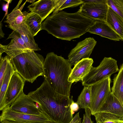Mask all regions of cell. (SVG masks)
Wrapping results in <instances>:
<instances>
[{"label": "cell", "instance_id": "6da1fadb", "mask_svg": "<svg viewBox=\"0 0 123 123\" xmlns=\"http://www.w3.org/2000/svg\"><path fill=\"white\" fill-rule=\"evenodd\" d=\"M95 21L78 11L68 13L61 11L49 15L42 23V29L57 38L70 41L88 32Z\"/></svg>", "mask_w": 123, "mask_h": 123}, {"label": "cell", "instance_id": "7a4b0ae2", "mask_svg": "<svg viewBox=\"0 0 123 123\" xmlns=\"http://www.w3.org/2000/svg\"><path fill=\"white\" fill-rule=\"evenodd\" d=\"M27 95L55 123H69L73 119L70 108L72 96L70 98V96L57 92L46 80L35 90Z\"/></svg>", "mask_w": 123, "mask_h": 123}, {"label": "cell", "instance_id": "3957f363", "mask_svg": "<svg viewBox=\"0 0 123 123\" xmlns=\"http://www.w3.org/2000/svg\"><path fill=\"white\" fill-rule=\"evenodd\" d=\"M72 66L67 59L53 52L48 53L44 60L43 76L53 89L62 95L70 96L72 84L68 79Z\"/></svg>", "mask_w": 123, "mask_h": 123}, {"label": "cell", "instance_id": "277c9868", "mask_svg": "<svg viewBox=\"0 0 123 123\" xmlns=\"http://www.w3.org/2000/svg\"><path fill=\"white\" fill-rule=\"evenodd\" d=\"M11 59L16 72L25 81L32 83L38 77L43 76L45 59L42 55L32 51Z\"/></svg>", "mask_w": 123, "mask_h": 123}, {"label": "cell", "instance_id": "5b68a950", "mask_svg": "<svg viewBox=\"0 0 123 123\" xmlns=\"http://www.w3.org/2000/svg\"><path fill=\"white\" fill-rule=\"evenodd\" d=\"M117 61L112 57H105L99 65L93 67L81 81L84 86H90L118 71Z\"/></svg>", "mask_w": 123, "mask_h": 123}, {"label": "cell", "instance_id": "8992f818", "mask_svg": "<svg viewBox=\"0 0 123 123\" xmlns=\"http://www.w3.org/2000/svg\"><path fill=\"white\" fill-rule=\"evenodd\" d=\"M111 76H109L90 86L91 106L93 115L99 112L111 92L110 87Z\"/></svg>", "mask_w": 123, "mask_h": 123}, {"label": "cell", "instance_id": "52a82bcc", "mask_svg": "<svg viewBox=\"0 0 123 123\" xmlns=\"http://www.w3.org/2000/svg\"><path fill=\"white\" fill-rule=\"evenodd\" d=\"M18 123H56L43 111L39 115H32L18 112L12 110L9 105L2 111L0 122L4 120Z\"/></svg>", "mask_w": 123, "mask_h": 123}, {"label": "cell", "instance_id": "ba28073f", "mask_svg": "<svg viewBox=\"0 0 123 123\" xmlns=\"http://www.w3.org/2000/svg\"><path fill=\"white\" fill-rule=\"evenodd\" d=\"M97 43L93 38L91 37L78 42L68 55L67 60L71 65L74 66L83 59L89 58Z\"/></svg>", "mask_w": 123, "mask_h": 123}, {"label": "cell", "instance_id": "9c48e42d", "mask_svg": "<svg viewBox=\"0 0 123 123\" xmlns=\"http://www.w3.org/2000/svg\"><path fill=\"white\" fill-rule=\"evenodd\" d=\"M9 38L12 39L8 45L0 44V58L4 52L12 58L23 53L33 51L26 45L17 31H13L7 39Z\"/></svg>", "mask_w": 123, "mask_h": 123}, {"label": "cell", "instance_id": "30bf717a", "mask_svg": "<svg viewBox=\"0 0 123 123\" xmlns=\"http://www.w3.org/2000/svg\"><path fill=\"white\" fill-rule=\"evenodd\" d=\"M25 82V80L15 71L11 78L6 90L0 111L13 102L23 92Z\"/></svg>", "mask_w": 123, "mask_h": 123}, {"label": "cell", "instance_id": "8fae6325", "mask_svg": "<svg viewBox=\"0 0 123 123\" xmlns=\"http://www.w3.org/2000/svg\"><path fill=\"white\" fill-rule=\"evenodd\" d=\"M9 105L12 110L24 114L39 115L43 111L37 104L35 103V102L24 92Z\"/></svg>", "mask_w": 123, "mask_h": 123}, {"label": "cell", "instance_id": "7c38bea8", "mask_svg": "<svg viewBox=\"0 0 123 123\" xmlns=\"http://www.w3.org/2000/svg\"><path fill=\"white\" fill-rule=\"evenodd\" d=\"M109 7L107 3H84L78 11L94 20L105 21Z\"/></svg>", "mask_w": 123, "mask_h": 123}, {"label": "cell", "instance_id": "4fadbf2b", "mask_svg": "<svg viewBox=\"0 0 123 123\" xmlns=\"http://www.w3.org/2000/svg\"><path fill=\"white\" fill-rule=\"evenodd\" d=\"M93 59L91 58L83 59L74 65L68 79L69 82L72 84L80 81L89 73L93 67Z\"/></svg>", "mask_w": 123, "mask_h": 123}, {"label": "cell", "instance_id": "5bb4252c", "mask_svg": "<svg viewBox=\"0 0 123 123\" xmlns=\"http://www.w3.org/2000/svg\"><path fill=\"white\" fill-rule=\"evenodd\" d=\"M58 0H40L28 6L29 10L39 15L43 21L56 7Z\"/></svg>", "mask_w": 123, "mask_h": 123}, {"label": "cell", "instance_id": "9a60e30c", "mask_svg": "<svg viewBox=\"0 0 123 123\" xmlns=\"http://www.w3.org/2000/svg\"><path fill=\"white\" fill-rule=\"evenodd\" d=\"M88 32L106 38L111 40H121L120 36L107 24L105 21L95 20L89 28Z\"/></svg>", "mask_w": 123, "mask_h": 123}, {"label": "cell", "instance_id": "2e32d148", "mask_svg": "<svg viewBox=\"0 0 123 123\" xmlns=\"http://www.w3.org/2000/svg\"><path fill=\"white\" fill-rule=\"evenodd\" d=\"M99 112L110 113L121 118L123 117V105L111 92Z\"/></svg>", "mask_w": 123, "mask_h": 123}, {"label": "cell", "instance_id": "e0dca14e", "mask_svg": "<svg viewBox=\"0 0 123 123\" xmlns=\"http://www.w3.org/2000/svg\"><path fill=\"white\" fill-rule=\"evenodd\" d=\"M9 28L19 33L25 43L32 51L35 52L41 50L35 41L34 36L25 22Z\"/></svg>", "mask_w": 123, "mask_h": 123}, {"label": "cell", "instance_id": "ac0fdd59", "mask_svg": "<svg viewBox=\"0 0 123 123\" xmlns=\"http://www.w3.org/2000/svg\"><path fill=\"white\" fill-rule=\"evenodd\" d=\"M22 0H20L16 6L12 11L7 15L6 21L5 22L8 24L9 28L14 27L20 25L25 22V19L27 12L26 11H22L25 5L26 0L25 3L19 8V6Z\"/></svg>", "mask_w": 123, "mask_h": 123}, {"label": "cell", "instance_id": "d6986e66", "mask_svg": "<svg viewBox=\"0 0 123 123\" xmlns=\"http://www.w3.org/2000/svg\"><path fill=\"white\" fill-rule=\"evenodd\" d=\"M105 22L123 40V18L109 7Z\"/></svg>", "mask_w": 123, "mask_h": 123}, {"label": "cell", "instance_id": "ffe728a7", "mask_svg": "<svg viewBox=\"0 0 123 123\" xmlns=\"http://www.w3.org/2000/svg\"><path fill=\"white\" fill-rule=\"evenodd\" d=\"M117 74L114 75L112 92L123 105V63L120 66Z\"/></svg>", "mask_w": 123, "mask_h": 123}, {"label": "cell", "instance_id": "44dd1931", "mask_svg": "<svg viewBox=\"0 0 123 123\" xmlns=\"http://www.w3.org/2000/svg\"><path fill=\"white\" fill-rule=\"evenodd\" d=\"M42 19L38 14L31 12H27L25 23L34 37L42 30Z\"/></svg>", "mask_w": 123, "mask_h": 123}, {"label": "cell", "instance_id": "7402d4cb", "mask_svg": "<svg viewBox=\"0 0 123 123\" xmlns=\"http://www.w3.org/2000/svg\"><path fill=\"white\" fill-rule=\"evenodd\" d=\"M15 71L10 58L0 87V109L2 106L5 93L11 78Z\"/></svg>", "mask_w": 123, "mask_h": 123}, {"label": "cell", "instance_id": "603a6c76", "mask_svg": "<svg viewBox=\"0 0 123 123\" xmlns=\"http://www.w3.org/2000/svg\"><path fill=\"white\" fill-rule=\"evenodd\" d=\"M80 109L89 108L91 106V92L90 86H84L76 102Z\"/></svg>", "mask_w": 123, "mask_h": 123}, {"label": "cell", "instance_id": "cb8c5ba5", "mask_svg": "<svg viewBox=\"0 0 123 123\" xmlns=\"http://www.w3.org/2000/svg\"><path fill=\"white\" fill-rule=\"evenodd\" d=\"M94 116L97 123H123L121 118L110 113L99 112Z\"/></svg>", "mask_w": 123, "mask_h": 123}, {"label": "cell", "instance_id": "d4e9b609", "mask_svg": "<svg viewBox=\"0 0 123 123\" xmlns=\"http://www.w3.org/2000/svg\"><path fill=\"white\" fill-rule=\"evenodd\" d=\"M83 3L82 0H58L57 5L53 13L61 11L65 8L76 7Z\"/></svg>", "mask_w": 123, "mask_h": 123}, {"label": "cell", "instance_id": "484cf974", "mask_svg": "<svg viewBox=\"0 0 123 123\" xmlns=\"http://www.w3.org/2000/svg\"><path fill=\"white\" fill-rule=\"evenodd\" d=\"M109 6L123 18V0H107Z\"/></svg>", "mask_w": 123, "mask_h": 123}, {"label": "cell", "instance_id": "4316f807", "mask_svg": "<svg viewBox=\"0 0 123 123\" xmlns=\"http://www.w3.org/2000/svg\"><path fill=\"white\" fill-rule=\"evenodd\" d=\"M11 58L8 55L0 58V87L1 86L7 66Z\"/></svg>", "mask_w": 123, "mask_h": 123}, {"label": "cell", "instance_id": "83f0119b", "mask_svg": "<svg viewBox=\"0 0 123 123\" xmlns=\"http://www.w3.org/2000/svg\"><path fill=\"white\" fill-rule=\"evenodd\" d=\"M85 109V113L84 114L82 123H92L91 117L92 114L90 109L89 108Z\"/></svg>", "mask_w": 123, "mask_h": 123}, {"label": "cell", "instance_id": "f1b7e54d", "mask_svg": "<svg viewBox=\"0 0 123 123\" xmlns=\"http://www.w3.org/2000/svg\"><path fill=\"white\" fill-rule=\"evenodd\" d=\"M70 108L71 113L73 115L75 112L78 111L79 107L78 104L74 102L73 100L70 105Z\"/></svg>", "mask_w": 123, "mask_h": 123}, {"label": "cell", "instance_id": "f546056e", "mask_svg": "<svg viewBox=\"0 0 123 123\" xmlns=\"http://www.w3.org/2000/svg\"><path fill=\"white\" fill-rule=\"evenodd\" d=\"M5 1L7 2V3L5 4H3L2 6V9L3 11H5V14L2 20L1 21H2L3 20L5 17L7 15L8 12V9L9 7V5L11 2L12 0H5Z\"/></svg>", "mask_w": 123, "mask_h": 123}, {"label": "cell", "instance_id": "4dcf8cb0", "mask_svg": "<svg viewBox=\"0 0 123 123\" xmlns=\"http://www.w3.org/2000/svg\"><path fill=\"white\" fill-rule=\"evenodd\" d=\"M83 3H107V0H82Z\"/></svg>", "mask_w": 123, "mask_h": 123}, {"label": "cell", "instance_id": "1f68e13d", "mask_svg": "<svg viewBox=\"0 0 123 123\" xmlns=\"http://www.w3.org/2000/svg\"><path fill=\"white\" fill-rule=\"evenodd\" d=\"M81 118L80 117L79 113H77L69 123H81Z\"/></svg>", "mask_w": 123, "mask_h": 123}, {"label": "cell", "instance_id": "d6a6232c", "mask_svg": "<svg viewBox=\"0 0 123 123\" xmlns=\"http://www.w3.org/2000/svg\"><path fill=\"white\" fill-rule=\"evenodd\" d=\"M1 22H0V38H3L4 37V34L3 33L2 30V24Z\"/></svg>", "mask_w": 123, "mask_h": 123}, {"label": "cell", "instance_id": "836d02e7", "mask_svg": "<svg viewBox=\"0 0 123 123\" xmlns=\"http://www.w3.org/2000/svg\"><path fill=\"white\" fill-rule=\"evenodd\" d=\"M2 123H18L6 120H4L1 122Z\"/></svg>", "mask_w": 123, "mask_h": 123}, {"label": "cell", "instance_id": "e575fe53", "mask_svg": "<svg viewBox=\"0 0 123 123\" xmlns=\"http://www.w3.org/2000/svg\"><path fill=\"white\" fill-rule=\"evenodd\" d=\"M36 1L35 0H26L27 2H30V3H32L34 2L35 1Z\"/></svg>", "mask_w": 123, "mask_h": 123}, {"label": "cell", "instance_id": "d590c367", "mask_svg": "<svg viewBox=\"0 0 123 123\" xmlns=\"http://www.w3.org/2000/svg\"><path fill=\"white\" fill-rule=\"evenodd\" d=\"M121 119H122V120H123V117L122 118H121Z\"/></svg>", "mask_w": 123, "mask_h": 123}, {"label": "cell", "instance_id": "8d00e7d4", "mask_svg": "<svg viewBox=\"0 0 123 123\" xmlns=\"http://www.w3.org/2000/svg\"></svg>", "mask_w": 123, "mask_h": 123}]
</instances>
